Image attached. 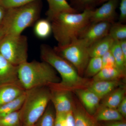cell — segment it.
<instances>
[{
    "instance_id": "cell-15",
    "label": "cell",
    "mask_w": 126,
    "mask_h": 126,
    "mask_svg": "<svg viewBox=\"0 0 126 126\" xmlns=\"http://www.w3.org/2000/svg\"><path fill=\"white\" fill-rule=\"evenodd\" d=\"M48 9L46 12L47 19L51 21L57 16L63 12L76 13L77 11L69 4L67 0H46Z\"/></svg>"
},
{
    "instance_id": "cell-5",
    "label": "cell",
    "mask_w": 126,
    "mask_h": 126,
    "mask_svg": "<svg viewBox=\"0 0 126 126\" xmlns=\"http://www.w3.org/2000/svg\"><path fill=\"white\" fill-rule=\"evenodd\" d=\"M48 87L26 90L24 102L19 110L21 126H34L42 116L50 102Z\"/></svg>"
},
{
    "instance_id": "cell-23",
    "label": "cell",
    "mask_w": 126,
    "mask_h": 126,
    "mask_svg": "<svg viewBox=\"0 0 126 126\" xmlns=\"http://www.w3.org/2000/svg\"><path fill=\"white\" fill-rule=\"evenodd\" d=\"M25 92L15 100L0 106V118L19 110L24 102Z\"/></svg>"
},
{
    "instance_id": "cell-34",
    "label": "cell",
    "mask_w": 126,
    "mask_h": 126,
    "mask_svg": "<svg viewBox=\"0 0 126 126\" xmlns=\"http://www.w3.org/2000/svg\"><path fill=\"white\" fill-rule=\"evenodd\" d=\"M117 109L121 115L125 119L126 117V96L124 97L121 103L119 104Z\"/></svg>"
},
{
    "instance_id": "cell-36",
    "label": "cell",
    "mask_w": 126,
    "mask_h": 126,
    "mask_svg": "<svg viewBox=\"0 0 126 126\" xmlns=\"http://www.w3.org/2000/svg\"><path fill=\"white\" fill-rule=\"evenodd\" d=\"M6 9L0 5V25L2 24L4 18Z\"/></svg>"
},
{
    "instance_id": "cell-13",
    "label": "cell",
    "mask_w": 126,
    "mask_h": 126,
    "mask_svg": "<svg viewBox=\"0 0 126 126\" xmlns=\"http://www.w3.org/2000/svg\"><path fill=\"white\" fill-rule=\"evenodd\" d=\"M122 85H123V83L120 79L92 81L89 86L87 88L94 93L101 99Z\"/></svg>"
},
{
    "instance_id": "cell-3",
    "label": "cell",
    "mask_w": 126,
    "mask_h": 126,
    "mask_svg": "<svg viewBox=\"0 0 126 126\" xmlns=\"http://www.w3.org/2000/svg\"><path fill=\"white\" fill-rule=\"evenodd\" d=\"M18 75L19 83L25 90L49 87L60 81L54 69L43 61H27L21 64L18 66Z\"/></svg>"
},
{
    "instance_id": "cell-35",
    "label": "cell",
    "mask_w": 126,
    "mask_h": 126,
    "mask_svg": "<svg viewBox=\"0 0 126 126\" xmlns=\"http://www.w3.org/2000/svg\"><path fill=\"white\" fill-rule=\"evenodd\" d=\"M120 47L125 58L126 59V39L119 41Z\"/></svg>"
},
{
    "instance_id": "cell-21",
    "label": "cell",
    "mask_w": 126,
    "mask_h": 126,
    "mask_svg": "<svg viewBox=\"0 0 126 126\" xmlns=\"http://www.w3.org/2000/svg\"><path fill=\"white\" fill-rule=\"evenodd\" d=\"M33 31L35 36L38 38H47L52 33L51 22L47 19L38 20L35 23Z\"/></svg>"
},
{
    "instance_id": "cell-37",
    "label": "cell",
    "mask_w": 126,
    "mask_h": 126,
    "mask_svg": "<svg viewBox=\"0 0 126 126\" xmlns=\"http://www.w3.org/2000/svg\"><path fill=\"white\" fill-rule=\"evenodd\" d=\"M79 4L82 5H86L91 3L94 0H77Z\"/></svg>"
},
{
    "instance_id": "cell-2",
    "label": "cell",
    "mask_w": 126,
    "mask_h": 126,
    "mask_svg": "<svg viewBox=\"0 0 126 126\" xmlns=\"http://www.w3.org/2000/svg\"><path fill=\"white\" fill-rule=\"evenodd\" d=\"M92 11L87 8L82 13L63 12L51 21L52 33L58 45H67L79 38L90 23Z\"/></svg>"
},
{
    "instance_id": "cell-26",
    "label": "cell",
    "mask_w": 126,
    "mask_h": 126,
    "mask_svg": "<svg viewBox=\"0 0 126 126\" xmlns=\"http://www.w3.org/2000/svg\"><path fill=\"white\" fill-rule=\"evenodd\" d=\"M109 35L114 40L120 41L126 39V25L123 23L112 24Z\"/></svg>"
},
{
    "instance_id": "cell-6",
    "label": "cell",
    "mask_w": 126,
    "mask_h": 126,
    "mask_svg": "<svg viewBox=\"0 0 126 126\" xmlns=\"http://www.w3.org/2000/svg\"><path fill=\"white\" fill-rule=\"evenodd\" d=\"M89 46L83 39L78 38L64 46L54 47L56 53L68 61L82 77L90 58Z\"/></svg>"
},
{
    "instance_id": "cell-20",
    "label": "cell",
    "mask_w": 126,
    "mask_h": 126,
    "mask_svg": "<svg viewBox=\"0 0 126 126\" xmlns=\"http://www.w3.org/2000/svg\"><path fill=\"white\" fill-rule=\"evenodd\" d=\"M126 74L116 67L103 68L99 73L93 77V81L119 80L125 78Z\"/></svg>"
},
{
    "instance_id": "cell-4",
    "label": "cell",
    "mask_w": 126,
    "mask_h": 126,
    "mask_svg": "<svg viewBox=\"0 0 126 126\" xmlns=\"http://www.w3.org/2000/svg\"><path fill=\"white\" fill-rule=\"evenodd\" d=\"M39 0L20 7L6 9L2 24L5 35L21 34L38 19L41 11Z\"/></svg>"
},
{
    "instance_id": "cell-27",
    "label": "cell",
    "mask_w": 126,
    "mask_h": 126,
    "mask_svg": "<svg viewBox=\"0 0 126 126\" xmlns=\"http://www.w3.org/2000/svg\"><path fill=\"white\" fill-rule=\"evenodd\" d=\"M0 126H21L19 110L0 118Z\"/></svg>"
},
{
    "instance_id": "cell-11",
    "label": "cell",
    "mask_w": 126,
    "mask_h": 126,
    "mask_svg": "<svg viewBox=\"0 0 126 126\" xmlns=\"http://www.w3.org/2000/svg\"><path fill=\"white\" fill-rule=\"evenodd\" d=\"M11 83H20L18 66L12 64L0 54V86Z\"/></svg>"
},
{
    "instance_id": "cell-29",
    "label": "cell",
    "mask_w": 126,
    "mask_h": 126,
    "mask_svg": "<svg viewBox=\"0 0 126 126\" xmlns=\"http://www.w3.org/2000/svg\"><path fill=\"white\" fill-rule=\"evenodd\" d=\"M101 58L102 61L103 68L107 67H117L115 59L111 50H109L104 55L101 57Z\"/></svg>"
},
{
    "instance_id": "cell-9",
    "label": "cell",
    "mask_w": 126,
    "mask_h": 126,
    "mask_svg": "<svg viewBox=\"0 0 126 126\" xmlns=\"http://www.w3.org/2000/svg\"><path fill=\"white\" fill-rule=\"evenodd\" d=\"M112 23L108 22L90 23L82 32L79 38L83 39L89 46L108 35Z\"/></svg>"
},
{
    "instance_id": "cell-1",
    "label": "cell",
    "mask_w": 126,
    "mask_h": 126,
    "mask_svg": "<svg viewBox=\"0 0 126 126\" xmlns=\"http://www.w3.org/2000/svg\"><path fill=\"white\" fill-rule=\"evenodd\" d=\"M40 56L42 61L51 65L61 77L60 82L49 86L50 88L74 92L88 88L92 81L80 76L70 63L56 53L49 46L41 45Z\"/></svg>"
},
{
    "instance_id": "cell-33",
    "label": "cell",
    "mask_w": 126,
    "mask_h": 126,
    "mask_svg": "<svg viewBox=\"0 0 126 126\" xmlns=\"http://www.w3.org/2000/svg\"><path fill=\"white\" fill-rule=\"evenodd\" d=\"M99 126H126V121L124 119L121 121L103 122L101 124L99 123Z\"/></svg>"
},
{
    "instance_id": "cell-7",
    "label": "cell",
    "mask_w": 126,
    "mask_h": 126,
    "mask_svg": "<svg viewBox=\"0 0 126 126\" xmlns=\"http://www.w3.org/2000/svg\"><path fill=\"white\" fill-rule=\"evenodd\" d=\"M28 47L26 36L5 35L0 41V54L12 64L18 66L27 61Z\"/></svg>"
},
{
    "instance_id": "cell-31",
    "label": "cell",
    "mask_w": 126,
    "mask_h": 126,
    "mask_svg": "<svg viewBox=\"0 0 126 126\" xmlns=\"http://www.w3.org/2000/svg\"><path fill=\"white\" fill-rule=\"evenodd\" d=\"M65 126H75V120L73 111L65 115Z\"/></svg>"
},
{
    "instance_id": "cell-18",
    "label": "cell",
    "mask_w": 126,
    "mask_h": 126,
    "mask_svg": "<svg viewBox=\"0 0 126 126\" xmlns=\"http://www.w3.org/2000/svg\"><path fill=\"white\" fill-rule=\"evenodd\" d=\"M126 87L121 85L103 98L101 106L109 108L117 109L125 97Z\"/></svg>"
},
{
    "instance_id": "cell-39",
    "label": "cell",
    "mask_w": 126,
    "mask_h": 126,
    "mask_svg": "<svg viewBox=\"0 0 126 126\" xmlns=\"http://www.w3.org/2000/svg\"><path fill=\"white\" fill-rule=\"evenodd\" d=\"M109 0H98V2L99 3H104Z\"/></svg>"
},
{
    "instance_id": "cell-12",
    "label": "cell",
    "mask_w": 126,
    "mask_h": 126,
    "mask_svg": "<svg viewBox=\"0 0 126 126\" xmlns=\"http://www.w3.org/2000/svg\"><path fill=\"white\" fill-rule=\"evenodd\" d=\"M84 108L90 115L93 116L99 107L101 98L87 88L79 89L74 91Z\"/></svg>"
},
{
    "instance_id": "cell-38",
    "label": "cell",
    "mask_w": 126,
    "mask_h": 126,
    "mask_svg": "<svg viewBox=\"0 0 126 126\" xmlns=\"http://www.w3.org/2000/svg\"><path fill=\"white\" fill-rule=\"evenodd\" d=\"M5 35V32L2 25H0V41Z\"/></svg>"
},
{
    "instance_id": "cell-8",
    "label": "cell",
    "mask_w": 126,
    "mask_h": 126,
    "mask_svg": "<svg viewBox=\"0 0 126 126\" xmlns=\"http://www.w3.org/2000/svg\"><path fill=\"white\" fill-rule=\"evenodd\" d=\"M51 93L50 102L55 113L66 114L73 111L74 102L71 92L49 88Z\"/></svg>"
},
{
    "instance_id": "cell-30",
    "label": "cell",
    "mask_w": 126,
    "mask_h": 126,
    "mask_svg": "<svg viewBox=\"0 0 126 126\" xmlns=\"http://www.w3.org/2000/svg\"><path fill=\"white\" fill-rule=\"evenodd\" d=\"M119 23H123L126 20V0H121L119 4Z\"/></svg>"
},
{
    "instance_id": "cell-16",
    "label": "cell",
    "mask_w": 126,
    "mask_h": 126,
    "mask_svg": "<svg viewBox=\"0 0 126 126\" xmlns=\"http://www.w3.org/2000/svg\"><path fill=\"white\" fill-rule=\"evenodd\" d=\"M73 113L75 126H99V123L79 104L74 105Z\"/></svg>"
},
{
    "instance_id": "cell-10",
    "label": "cell",
    "mask_w": 126,
    "mask_h": 126,
    "mask_svg": "<svg viewBox=\"0 0 126 126\" xmlns=\"http://www.w3.org/2000/svg\"><path fill=\"white\" fill-rule=\"evenodd\" d=\"M118 0H110L104 2L99 8L93 10L90 18V23L99 22L114 23Z\"/></svg>"
},
{
    "instance_id": "cell-24",
    "label": "cell",
    "mask_w": 126,
    "mask_h": 126,
    "mask_svg": "<svg viewBox=\"0 0 126 126\" xmlns=\"http://www.w3.org/2000/svg\"><path fill=\"white\" fill-rule=\"evenodd\" d=\"M103 68L101 57L90 58L84 74L87 77H94Z\"/></svg>"
},
{
    "instance_id": "cell-28",
    "label": "cell",
    "mask_w": 126,
    "mask_h": 126,
    "mask_svg": "<svg viewBox=\"0 0 126 126\" xmlns=\"http://www.w3.org/2000/svg\"><path fill=\"white\" fill-rule=\"evenodd\" d=\"M37 0H0V5L6 9L20 7Z\"/></svg>"
},
{
    "instance_id": "cell-22",
    "label": "cell",
    "mask_w": 126,
    "mask_h": 126,
    "mask_svg": "<svg viewBox=\"0 0 126 126\" xmlns=\"http://www.w3.org/2000/svg\"><path fill=\"white\" fill-rule=\"evenodd\" d=\"M114 59L117 67L124 74H126V59L122 52L119 41L114 40L110 49Z\"/></svg>"
},
{
    "instance_id": "cell-19",
    "label": "cell",
    "mask_w": 126,
    "mask_h": 126,
    "mask_svg": "<svg viewBox=\"0 0 126 126\" xmlns=\"http://www.w3.org/2000/svg\"><path fill=\"white\" fill-rule=\"evenodd\" d=\"M93 116L98 122L121 121L125 119L119 113L117 109L109 108L101 105H99Z\"/></svg>"
},
{
    "instance_id": "cell-25",
    "label": "cell",
    "mask_w": 126,
    "mask_h": 126,
    "mask_svg": "<svg viewBox=\"0 0 126 126\" xmlns=\"http://www.w3.org/2000/svg\"><path fill=\"white\" fill-rule=\"evenodd\" d=\"M55 112L53 105L49 104L46 110L34 126H54Z\"/></svg>"
},
{
    "instance_id": "cell-32",
    "label": "cell",
    "mask_w": 126,
    "mask_h": 126,
    "mask_svg": "<svg viewBox=\"0 0 126 126\" xmlns=\"http://www.w3.org/2000/svg\"><path fill=\"white\" fill-rule=\"evenodd\" d=\"M65 115L55 113L54 126H65Z\"/></svg>"
},
{
    "instance_id": "cell-14",
    "label": "cell",
    "mask_w": 126,
    "mask_h": 126,
    "mask_svg": "<svg viewBox=\"0 0 126 126\" xmlns=\"http://www.w3.org/2000/svg\"><path fill=\"white\" fill-rule=\"evenodd\" d=\"M20 83H11L0 86V106L15 100L25 92Z\"/></svg>"
},
{
    "instance_id": "cell-17",
    "label": "cell",
    "mask_w": 126,
    "mask_h": 126,
    "mask_svg": "<svg viewBox=\"0 0 126 126\" xmlns=\"http://www.w3.org/2000/svg\"><path fill=\"white\" fill-rule=\"evenodd\" d=\"M114 41V40L108 35L91 45L89 49L90 58L102 57L110 50Z\"/></svg>"
}]
</instances>
